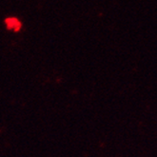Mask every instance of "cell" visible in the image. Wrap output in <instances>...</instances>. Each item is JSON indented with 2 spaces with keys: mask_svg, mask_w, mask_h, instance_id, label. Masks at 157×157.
<instances>
[{
  "mask_svg": "<svg viewBox=\"0 0 157 157\" xmlns=\"http://www.w3.org/2000/svg\"><path fill=\"white\" fill-rule=\"evenodd\" d=\"M6 26L9 30H13L14 32H18L21 29V22L15 17H9L5 20Z\"/></svg>",
  "mask_w": 157,
  "mask_h": 157,
  "instance_id": "6da1fadb",
  "label": "cell"
}]
</instances>
